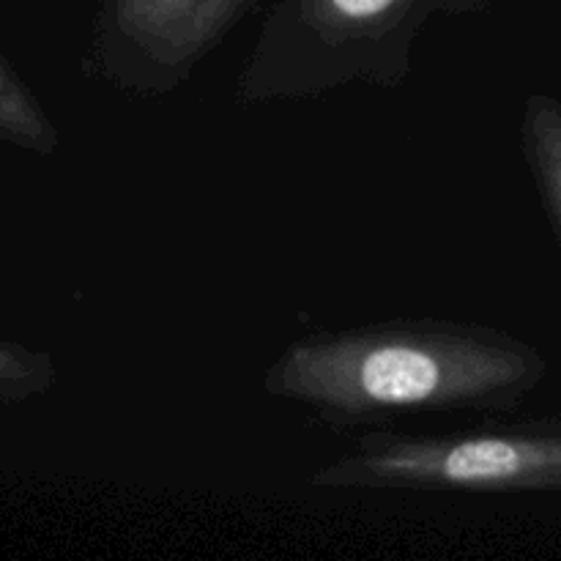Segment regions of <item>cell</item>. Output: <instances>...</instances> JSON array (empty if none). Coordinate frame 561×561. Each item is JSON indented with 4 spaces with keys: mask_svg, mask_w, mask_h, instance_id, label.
Returning a JSON list of instances; mask_svg holds the SVG:
<instances>
[{
    "mask_svg": "<svg viewBox=\"0 0 561 561\" xmlns=\"http://www.w3.org/2000/svg\"><path fill=\"white\" fill-rule=\"evenodd\" d=\"M546 378L526 340L455 318H389L294 340L263 373V392L337 433L416 414H496Z\"/></svg>",
    "mask_w": 561,
    "mask_h": 561,
    "instance_id": "6da1fadb",
    "label": "cell"
},
{
    "mask_svg": "<svg viewBox=\"0 0 561 561\" xmlns=\"http://www.w3.org/2000/svg\"><path fill=\"white\" fill-rule=\"evenodd\" d=\"M496 0H274L236 77V104L307 102L340 88H400L436 16H474Z\"/></svg>",
    "mask_w": 561,
    "mask_h": 561,
    "instance_id": "7a4b0ae2",
    "label": "cell"
},
{
    "mask_svg": "<svg viewBox=\"0 0 561 561\" xmlns=\"http://www.w3.org/2000/svg\"><path fill=\"white\" fill-rule=\"evenodd\" d=\"M323 491L496 493L559 491L561 427L548 422L458 427L444 433L365 431L310 474Z\"/></svg>",
    "mask_w": 561,
    "mask_h": 561,
    "instance_id": "3957f363",
    "label": "cell"
},
{
    "mask_svg": "<svg viewBox=\"0 0 561 561\" xmlns=\"http://www.w3.org/2000/svg\"><path fill=\"white\" fill-rule=\"evenodd\" d=\"M261 0H99L85 71L131 96L159 99L195 77Z\"/></svg>",
    "mask_w": 561,
    "mask_h": 561,
    "instance_id": "277c9868",
    "label": "cell"
},
{
    "mask_svg": "<svg viewBox=\"0 0 561 561\" xmlns=\"http://www.w3.org/2000/svg\"><path fill=\"white\" fill-rule=\"evenodd\" d=\"M520 148L540 190L542 206L561 239V104L531 93L520 118Z\"/></svg>",
    "mask_w": 561,
    "mask_h": 561,
    "instance_id": "5b68a950",
    "label": "cell"
},
{
    "mask_svg": "<svg viewBox=\"0 0 561 561\" xmlns=\"http://www.w3.org/2000/svg\"><path fill=\"white\" fill-rule=\"evenodd\" d=\"M0 142L36 157L60 151V131L42 99L0 53Z\"/></svg>",
    "mask_w": 561,
    "mask_h": 561,
    "instance_id": "8992f818",
    "label": "cell"
},
{
    "mask_svg": "<svg viewBox=\"0 0 561 561\" xmlns=\"http://www.w3.org/2000/svg\"><path fill=\"white\" fill-rule=\"evenodd\" d=\"M58 383V365L47 351L0 337V409L47 394Z\"/></svg>",
    "mask_w": 561,
    "mask_h": 561,
    "instance_id": "52a82bcc",
    "label": "cell"
}]
</instances>
